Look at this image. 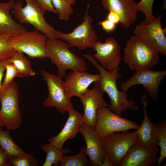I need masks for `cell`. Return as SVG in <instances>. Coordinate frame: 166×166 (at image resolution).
<instances>
[{
  "label": "cell",
  "mask_w": 166,
  "mask_h": 166,
  "mask_svg": "<svg viewBox=\"0 0 166 166\" xmlns=\"http://www.w3.org/2000/svg\"><path fill=\"white\" fill-rule=\"evenodd\" d=\"M83 56L91 62L99 71L100 79L99 80L101 87L104 93H106L110 98V109L120 116L124 112L129 109L137 111L139 107L134 100H128L126 93L120 91L117 88V81L123 77L119 73V66L109 71L103 68L90 53L83 54Z\"/></svg>",
  "instance_id": "1"
},
{
  "label": "cell",
  "mask_w": 166,
  "mask_h": 166,
  "mask_svg": "<svg viewBox=\"0 0 166 166\" xmlns=\"http://www.w3.org/2000/svg\"><path fill=\"white\" fill-rule=\"evenodd\" d=\"M67 43L54 39H47L46 46V54L52 64L58 69V75L66 77L68 69L77 72L86 71L87 66L85 60L75 53L71 52Z\"/></svg>",
  "instance_id": "2"
},
{
  "label": "cell",
  "mask_w": 166,
  "mask_h": 166,
  "mask_svg": "<svg viewBox=\"0 0 166 166\" xmlns=\"http://www.w3.org/2000/svg\"><path fill=\"white\" fill-rule=\"evenodd\" d=\"M26 4L23 7L19 1L14 2L12 9L14 17L20 24H29L35 30L44 34L48 39H57L56 30L45 20V12L43 7L35 0H24Z\"/></svg>",
  "instance_id": "3"
},
{
  "label": "cell",
  "mask_w": 166,
  "mask_h": 166,
  "mask_svg": "<svg viewBox=\"0 0 166 166\" xmlns=\"http://www.w3.org/2000/svg\"><path fill=\"white\" fill-rule=\"evenodd\" d=\"M159 59L158 54L135 35L126 42L123 60L132 70L150 69Z\"/></svg>",
  "instance_id": "4"
},
{
  "label": "cell",
  "mask_w": 166,
  "mask_h": 166,
  "mask_svg": "<svg viewBox=\"0 0 166 166\" xmlns=\"http://www.w3.org/2000/svg\"><path fill=\"white\" fill-rule=\"evenodd\" d=\"M18 83L13 80L0 93V121L9 130L18 129L22 118L19 107Z\"/></svg>",
  "instance_id": "5"
},
{
  "label": "cell",
  "mask_w": 166,
  "mask_h": 166,
  "mask_svg": "<svg viewBox=\"0 0 166 166\" xmlns=\"http://www.w3.org/2000/svg\"><path fill=\"white\" fill-rule=\"evenodd\" d=\"M41 73L49 91L48 97L43 102V105L47 108H56L62 115L73 109L71 97L66 91L61 77L43 69L41 70Z\"/></svg>",
  "instance_id": "6"
},
{
  "label": "cell",
  "mask_w": 166,
  "mask_h": 166,
  "mask_svg": "<svg viewBox=\"0 0 166 166\" xmlns=\"http://www.w3.org/2000/svg\"><path fill=\"white\" fill-rule=\"evenodd\" d=\"M89 5L85 11L83 22L69 33L57 30V38L66 41L69 47H76L80 50L91 47L98 40V35L92 26L93 20L89 14Z\"/></svg>",
  "instance_id": "7"
},
{
  "label": "cell",
  "mask_w": 166,
  "mask_h": 166,
  "mask_svg": "<svg viewBox=\"0 0 166 166\" xmlns=\"http://www.w3.org/2000/svg\"><path fill=\"white\" fill-rule=\"evenodd\" d=\"M138 124L126 117L122 118L113 112L106 106L99 108L97 113V122L95 130L98 136L102 139L115 132L138 129Z\"/></svg>",
  "instance_id": "8"
},
{
  "label": "cell",
  "mask_w": 166,
  "mask_h": 166,
  "mask_svg": "<svg viewBox=\"0 0 166 166\" xmlns=\"http://www.w3.org/2000/svg\"><path fill=\"white\" fill-rule=\"evenodd\" d=\"M47 39L43 34L34 30L10 37L9 42L13 49L26 53L30 58L43 59L47 58L45 50Z\"/></svg>",
  "instance_id": "9"
},
{
  "label": "cell",
  "mask_w": 166,
  "mask_h": 166,
  "mask_svg": "<svg viewBox=\"0 0 166 166\" xmlns=\"http://www.w3.org/2000/svg\"><path fill=\"white\" fill-rule=\"evenodd\" d=\"M136 132V130L133 132H115L101 139L105 153L113 166H119L122 159L135 143Z\"/></svg>",
  "instance_id": "10"
},
{
  "label": "cell",
  "mask_w": 166,
  "mask_h": 166,
  "mask_svg": "<svg viewBox=\"0 0 166 166\" xmlns=\"http://www.w3.org/2000/svg\"><path fill=\"white\" fill-rule=\"evenodd\" d=\"M162 14L149 23L144 21L137 25L133 31L134 35L157 53L166 55V29L162 27Z\"/></svg>",
  "instance_id": "11"
},
{
  "label": "cell",
  "mask_w": 166,
  "mask_h": 166,
  "mask_svg": "<svg viewBox=\"0 0 166 166\" xmlns=\"http://www.w3.org/2000/svg\"><path fill=\"white\" fill-rule=\"evenodd\" d=\"M166 75V70L156 71L144 69L135 71L131 77L121 84L122 91L126 93L131 87L140 84L143 86L148 95L156 101L160 85Z\"/></svg>",
  "instance_id": "12"
},
{
  "label": "cell",
  "mask_w": 166,
  "mask_h": 166,
  "mask_svg": "<svg viewBox=\"0 0 166 166\" xmlns=\"http://www.w3.org/2000/svg\"><path fill=\"white\" fill-rule=\"evenodd\" d=\"M91 48L93 56L101 66L109 71L119 66L122 60L121 47L114 38H107L104 42L97 40Z\"/></svg>",
  "instance_id": "13"
},
{
  "label": "cell",
  "mask_w": 166,
  "mask_h": 166,
  "mask_svg": "<svg viewBox=\"0 0 166 166\" xmlns=\"http://www.w3.org/2000/svg\"><path fill=\"white\" fill-rule=\"evenodd\" d=\"M91 89H88L79 97L84 107L82 116L84 123L95 129L97 122V113L98 109L106 106L107 103L103 97L104 93L99 81L94 82Z\"/></svg>",
  "instance_id": "14"
},
{
  "label": "cell",
  "mask_w": 166,
  "mask_h": 166,
  "mask_svg": "<svg viewBox=\"0 0 166 166\" xmlns=\"http://www.w3.org/2000/svg\"><path fill=\"white\" fill-rule=\"evenodd\" d=\"M143 118L139 128L136 130L135 144L145 148H152L158 147V132L156 127L149 119L147 113L148 100L146 96L141 97Z\"/></svg>",
  "instance_id": "15"
},
{
  "label": "cell",
  "mask_w": 166,
  "mask_h": 166,
  "mask_svg": "<svg viewBox=\"0 0 166 166\" xmlns=\"http://www.w3.org/2000/svg\"><path fill=\"white\" fill-rule=\"evenodd\" d=\"M158 147L145 148L135 143L121 161L119 166H150L157 162Z\"/></svg>",
  "instance_id": "16"
},
{
  "label": "cell",
  "mask_w": 166,
  "mask_h": 166,
  "mask_svg": "<svg viewBox=\"0 0 166 166\" xmlns=\"http://www.w3.org/2000/svg\"><path fill=\"white\" fill-rule=\"evenodd\" d=\"M101 4L106 10L118 14L124 28H129L136 20L137 11L134 0H102Z\"/></svg>",
  "instance_id": "17"
},
{
  "label": "cell",
  "mask_w": 166,
  "mask_h": 166,
  "mask_svg": "<svg viewBox=\"0 0 166 166\" xmlns=\"http://www.w3.org/2000/svg\"><path fill=\"white\" fill-rule=\"evenodd\" d=\"M100 79V74H92L86 71H72L66 76L64 81L66 91L70 97H79L93 82Z\"/></svg>",
  "instance_id": "18"
},
{
  "label": "cell",
  "mask_w": 166,
  "mask_h": 166,
  "mask_svg": "<svg viewBox=\"0 0 166 166\" xmlns=\"http://www.w3.org/2000/svg\"><path fill=\"white\" fill-rule=\"evenodd\" d=\"M79 132L85 141L87 154L93 166H99L105 158L101 139L98 136L94 129L84 122Z\"/></svg>",
  "instance_id": "19"
},
{
  "label": "cell",
  "mask_w": 166,
  "mask_h": 166,
  "mask_svg": "<svg viewBox=\"0 0 166 166\" xmlns=\"http://www.w3.org/2000/svg\"><path fill=\"white\" fill-rule=\"evenodd\" d=\"M67 112L68 117L62 130L57 135L49 138L48 140L49 143L59 149L62 148L67 140L76 137L83 122L82 113L74 109Z\"/></svg>",
  "instance_id": "20"
},
{
  "label": "cell",
  "mask_w": 166,
  "mask_h": 166,
  "mask_svg": "<svg viewBox=\"0 0 166 166\" xmlns=\"http://www.w3.org/2000/svg\"><path fill=\"white\" fill-rule=\"evenodd\" d=\"M14 2V0L0 2V35L6 34L11 37L27 31L14 19L10 14Z\"/></svg>",
  "instance_id": "21"
},
{
  "label": "cell",
  "mask_w": 166,
  "mask_h": 166,
  "mask_svg": "<svg viewBox=\"0 0 166 166\" xmlns=\"http://www.w3.org/2000/svg\"><path fill=\"white\" fill-rule=\"evenodd\" d=\"M39 148L47 154L42 166H57L59 164L62 155L69 153L71 151L67 148L59 149L49 143L41 144Z\"/></svg>",
  "instance_id": "22"
},
{
  "label": "cell",
  "mask_w": 166,
  "mask_h": 166,
  "mask_svg": "<svg viewBox=\"0 0 166 166\" xmlns=\"http://www.w3.org/2000/svg\"><path fill=\"white\" fill-rule=\"evenodd\" d=\"M8 62L12 64L23 77H28L36 74L31 67L30 61L23 53L17 51L8 59Z\"/></svg>",
  "instance_id": "23"
},
{
  "label": "cell",
  "mask_w": 166,
  "mask_h": 166,
  "mask_svg": "<svg viewBox=\"0 0 166 166\" xmlns=\"http://www.w3.org/2000/svg\"><path fill=\"white\" fill-rule=\"evenodd\" d=\"M0 146L10 156L22 155L24 152L13 140L10 135V130H0Z\"/></svg>",
  "instance_id": "24"
},
{
  "label": "cell",
  "mask_w": 166,
  "mask_h": 166,
  "mask_svg": "<svg viewBox=\"0 0 166 166\" xmlns=\"http://www.w3.org/2000/svg\"><path fill=\"white\" fill-rule=\"evenodd\" d=\"M86 146L80 148L79 153L75 156H67L62 155L60 161L59 166H93L87 158Z\"/></svg>",
  "instance_id": "25"
},
{
  "label": "cell",
  "mask_w": 166,
  "mask_h": 166,
  "mask_svg": "<svg viewBox=\"0 0 166 166\" xmlns=\"http://www.w3.org/2000/svg\"><path fill=\"white\" fill-rule=\"evenodd\" d=\"M154 124L157 129L158 146L160 149V156L157 162V166H159L166 157V120Z\"/></svg>",
  "instance_id": "26"
},
{
  "label": "cell",
  "mask_w": 166,
  "mask_h": 166,
  "mask_svg": "<svg viewBox=\"0 0 166 166\" xmlns=\"http://www.w3.org/2000/svg\"><path fill=\"white\" fill-rule=\"evenodd\" d=\"M53 5L58 14V18L65 22L69 21L74 12L71 5L67 0H51Z\"/></svg>",
  "instance_id": "27"
},
{
  "label": "cell",
  "mask_w": 166,
  "mask_h": 166,
  "mask_svg": "<svg viewBox=\"0 0 166 166\" xmlns=\"http://www.w3.org/2000/svg\"><path fill=\"white\" fill-rule=\"evenodd\" d=\"M37 160L32 155L25 153L22 155L10 156L9 166H37Z\"/></svg>",
  "instance_id": "28"
},
{
  "label": "cell",
  "mask_w": 166,
  "mask_h": 166,
  "mask_svg": "<svg viewBox=\"0 0 166 166\" xmlns=\"http://www.w3.org/2000/svg\"><path fill=\"white\" fill-rule=\"evenodd\" d=\"M9 36L0 35V61L8 60L17 52L11 45Z\"/></svg>",
  "instance_id": "29"
},
{
  "label": "cell",
  "mask_w": 166,
  "mask_h": 166,
  "mask_svg": "<svg viewBox=\"0 0 166 166\" xmlns=\"http://www.w3.org/2000/svg\"><path fill=\"white\" fill-rule=\"evenodd\" d=\"M155 0H141L136 3V8L138 11L143 12L145 16L144 21L149 23L156 18L152 12L153 5Z\"/></svg>",
  "instance_id": "30"
},
{
  "label": "cell",
  "mask_w": 166,
  "mask_h": 166,
  "mask_svg": "<svg viewBox=\"0 0 166 166\" xmlns=\"http://www.w3.org/2000/svg\"><path fill=\"white\" fill-rule=\"evenodd\" d=\"M5 70L6 73L3 81L2 83L1 92L10 83L14 78L17 77H24L18 72L12 63H8L7 64Z\"/></svg>",
  "instance_id": "31"
},
{
  "label": "cell",
  "mask_w": 166,
  "mask_h": 166,
  "mask_svg": "<svg viewBox=\"0 0 166 166\" xmlns=\"http://www.w3.org/2000/svg\"><path fill=\"white\" fill-rule=\"evenodd\" d=\"M98 25L101 26L102 29L107 32H111L115 29L116 24L107 19L100 21L98 23Z\"/></svg>",
  "instance_id": "32"
},
{
  "label": "cell",
  "mask_w": 166,
  "mask_h": 166,
  "mask_svg": "<svg viewBox=\"0 0 166 166\" xmlns=\"http://www.w3.org/2000/svg\"><path fill=\"white\" fill-rule=\"evenodd\" d=\"M43 7L44 10L57 14L51 0H35Z\"/></svg>",
  "instance_id": "33"
},
{
  "label": "cell",
  "mask_w": 166,
  "mask_h": 166,
  "mask_svg": "<svg viewBox=\"0 0 166 166\" xmlns=\"http://www.w3.org/2000/svg\"><path fill=\"white\" fill-rule=\"evenodd\" d=\"M10 156L1 147L0 148V166H9Z\"/></svg>",
  "instance_id": "34"
},
{
  "label": "cell",
  "mask_w": 166,
  "mask_h": 166,
  "mask_svg": "<svg viewBox=\"0 0 166 166\" xmlns=\"http://www.w3.org/2000/svg\"><path fill=\"white\" fill-rule=\"evenodd\" d=\"M109 11L107 15V19L115 24L120 22V18L118 14L112 11Z\"/></svg>",
  "instance_id": "35"
},
{
  "label": "cell",
  "mask_w": 166,
  "mask_h": 166,
  "mask_svg": "<svg viewBox=\"0 0 166 166\" xmlns=\"http://www.w3.org/2000/svg\"><path fill=\"white\" fill-rule=\"evenodd\" d=\"M8 63V60L0 61V93L1 91L2 79L6 69V65Z\"/></svg>",
  "instance_id": "36"
},
{
  "label": "cell",
  "mask_w": 166,
  "mask_h": 166,
  "mask_svg": "<svg viewBox=\"0 0 166 166\" xmlns=\"http://www.w3.org/2000/svg\"><path fill=\"white\" fill-rule=\"evenodd\" d=\"M99 166H113V165L109 157L105 154L104 160Z\"/></svg>",
  "instance_id": "37"
},
{
  "label": "cell",
  "mask_w": 166,
  "mask_h": 166,
  "mask_svg": "<svg viewBox=\"0 0 166 166\" xmlns=\"http://www.w3.org/2000/svg\"><path fill=\"white\" fill-rule=\"evenodd\" d=\"M67 1L71 5H73L75 3L76 0H67Z\"/></svg>",
  "instance_id": "38"
},
{
  "label": "cell",
  "mask_w": 166,
  "mask_h": 166,
  "mask_svg": "<svg viewBox=\"0 0 166 166\" xmlns=\"http://www.w3.org/2000/svg\"><path fill=\"white\" fill-rule=\"evenodd\" d=\"M3 126L2 122H1L0 121V130L2 129V126Z\"/></svg>",
  "instance_id": "39"
}]
</instances>
